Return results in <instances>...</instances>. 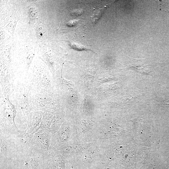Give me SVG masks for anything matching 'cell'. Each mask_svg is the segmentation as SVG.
Returning <instances> with one entry per match:
<instances>
[{"label": "cell", "mask_w": 169, "mask_h": 169, "mask_svg": "<svg viewBox=\"0 0 169 169\" xmlns=\"http://www.w3.org/2000/svg\"><path fill=\"white\" fill-rule=\"evenodd\" d=\"M105 9V7L97 9L93 12L91 18L94 24H95L101 17Z\"/></svg>", "instance_id": "cell-4"}, {"label": "cell", "mask_w": 169, "mask_h": 169, "mask_svg": "<svg viewBox=\"0 0 169 169\" xmlns=\"http://www.w3.org/2000/svg\"><path fill=\"white\" fill-rule=\"evenodd\" d=\"M44 153L32 147L19 153L8 162L18 169H44Z\"/></svg>", "instance_id": "cell-1"}, {"label": "cell", "mask_w": 169, "mask_h": 169, "mask_svg": "<svg viewBox=\"0 0 169 169\" xmlns=\"http://www.w3.org/2000/svg\"><path fill=\"white\" fill-rule=\"evenodd\" d=\"M82 12L81 10H77L76 11H73L72 13V14H73L74 15L78 16L81 14L82 13Z\"/></svg>", "instance_id": "cell-7"}, {"label": "cell", "mask_w": 169, "mask_h": 169, "mask_svg": "<svg viewBox=\"0 0 169 169\" xmlns=\"http://www.w3.org/2000/svg\"><path fill=\"white\" fill-rule=\"evenodd\" d=\"M0 135V162H8L19 153L15 135Z\"/></svg>", "instance_id": "cell-2"}, {"label": "cell", "mask_w": 169, "mask_h": 169, "mask_svg": "<svg viewBox=\"0 0 169 169\" xmlns=\"http://www.w3.org/2000/svg\"><path fill=\"white\" fill-rule=\"evenodd\" d=\"M37 34L39 38L43 37L45 33V28L44 26H39L37 28Z\"/></svg>", "instance_id": "cell-6"}, {"label": "cell", "mask_w": 169, "mask_h": 169, "mask_svg": "<svg viewBox=\"0 0 169 169\" xmlns=\"http://www.w3.org/2000/svg\"><path fill=\"white\" fill-rule=\"evenodd\" d=\"M53 134L47 131L29 134L32 147L44 153L52 149Z\"/></svg>", "instance_id": "cell-3"}, {"label": "cell", "mask_w": 169, "mask_h": 169, "mask_svg": "<svg viewBox=\"0 0 169 169\" xmlns=\"http://www.w3.org/2000/svg\"><path fill=\"white\" fill-rule=\"evenodd\" d=\"M69 45L71 47V48L76 50L77 51H80L83 50H84L85 51H87L88 50L92 51L91 50L87 48L84 46H83L82 45L77 43H69Z\"/></svg>", "instance_id": "cell-5"}]
</instances>
